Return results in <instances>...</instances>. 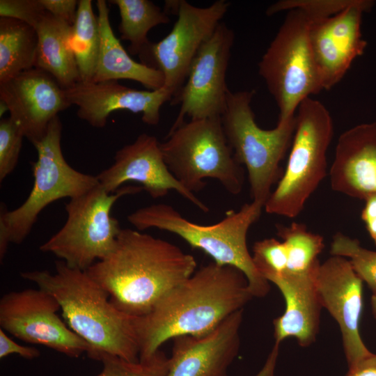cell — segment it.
<instances>
[{
  "label": "cell",
  "instance_id": "1",
  "mask_svg": "<svg viewBox=\"0 0 376 376\" xmlns=\"http://www.w3.org/2000/svg\"><path fill=\"white\" fill-rule=\"evenodd\" d=\"M253 297L236 267L211 262L167 292L146 315L137 317L139 359L151 357L162 344L182 335L215 329Z\"/></svg>",
  "mask_w": 376,
  "mask_h": 376
},
{
  "label": "cell",
  "instance_id": "2",
  "mask_svg": "<svg viewBox=\"0 0 376 376\" xmlns=\"http://www.w3.org/2000/svg\"><path fill=\"white\" fill-rule=\"evenodd\" d=\"M196 266L194 257L178 246L138 230L122 228L110 253L86 272L108 292L117 308L141 317L191 276Z\"/></svg>",
  "mask_w": 376,
  "mask_h": 376
},
{
  "label": "cell",
  "instance_id": "3",
  "mask_svg": "<svg viewBox=\"0 0 376 376\" xmlns=\"http://www.w3.org/2000/svg\"><path fill=\"white\" fill-rule=\"evenodd\" d=\"M55 269L54 274L33 270L20 276L57 299L65 322L91 346L89 358L97 361L100 354L107 353L139 361L137 317L117 308L86 271L71 268L61 260L55 262Z\"/></svg>",
  "mask_w": 376,
  "mask_h": 376
},
{
  "label": "cell",
  "instance_id": "4",
  "mask_svg": "<svg viewBox=\"0 0 376 376\" xmlns=\"http://www.w3.org/2000/svg\"><path fill=\"white\" fill-rule=\"evenodd\" d=\"M263 208L251 201L237 211L227 212L219 222L206 226L190 221L170 205L157 203L136 210L127 220L140 231L155 228L177 235L214 263L237 268L245 275L253 296L263 297L269 291V282L258 272L246 244L248 231Z\"/></svg>",
  "mask_w": 376,
  "mask_h": 376
},
{
  "label": "cell",
  "instance_id": "5",
  "mask_svg": "<svg viewBox=\"0 0 376 376\" xmlns=\"http://www.w3.org/2000/svg\"><path fill=\"white\" fill-rule=\"evenodd\" d=\"M254 94L229 91L221 120L235 159L246 169L252 201L264 207L283 175L281 163L290 148L296 118L278 120L272 130L260 128L251 107Z\"/></svg>",
  "mask_w": 376,
  "mask_h": 376
},
{
  "label": "cell",
  "instance_id": "6",
  "mask_svg": "<svg viewBox=\"0 0 376 376\" xmlns=\"http://www.w3.org/2000/svg\"><path fill=\"white\" fill-rule=\"evenodd\" d=\"M62 127L57 116L49 124L45 136L33 145L37 152V159L31 163L33 185L24 202L13 210L1 203V261L10 244L24 242L47 205L61 198L79 196L99 184L96 175L81 173L66 162L61 144Z\"/></svg>",
  "mask_w": 376,
  "mask_h": 376
},
{
  "label": "cell",
  "instance_id": "7",
  "mask_svg": "<svg viewBox=\"0 0 376 376\" xmlns=\"http://www.w3.org/2000/svg\"><path fill=\"white\" fill-rule=\"evenodd\" d=\"M296 125L283 175L266 202V212L297 217L327 175V152L334 134L331 116L320 101L308 97L295 114Z\"/></svg>",
  "mask_w": 376,
  "mask_h": 376
},
{
  "label": "cell",
  "instance_id": "8",
  "mask_svg": "<svg viewBox=\"0 0 376 376\" xmlns=\"http://www.w3.org/2000/svg\"><path fill=\"white\" fill-rule=\"evenodd\" d=\"M160 148L171 173L190 191L203 189L206 178L217 180L230 194L242 191L244 169L227 141L221 117L184 121L169 130Z\"/></svg>",
  "mask_w": 376,
  "mask_h": 376
},
{
  "label": "cell",
  "instance_id": "9",
  "mask_svg": "<svg viewBox=\"0 0 376 376\" xmlns=\"http://www.w3.org/2000/svg\"><path fill=\"white\" fill-rule=\"evenodd\" d=\"M139 186L122 187L108 193L99 184L69 200L65 206L67 219L61 229L40 246L68 267L86 271L113 250L121 231L111 216L114 203L121 197L139 193Z\"/></svg>",
  "mask_w": 376,
  "mask_h": 376
},
{
  "label": "cell",
  "instance_id": "10",
  "mask_svg": "<svg viewBox=\"0 0 376 376\" xmlns=\"http://www.w3.org/2000/svg\"><path fill=\"white\" fill-rule=\"evenodd\" d=\"M258 63V72L279 109V120L296 114L302 101L323 91L309 42L311 20L288 10Z\"/></svg>",
  "mask_w": 376,
  "mask_h": 376
},
{
  "label": "cell",
  "instance_id": "11",
  "mask_svg": "<svg viewBox=\"0 0 376 376\" xmlns=\"http://www.w3.org/2000/svg\"><path fill=\"white\" fill-rule=\"evenodd\" d=\"M230 4L217 0L207 7H197L179 1L178 19L169 33L150 42L139 55L143 64L162 72L171 101L179 95L197 52L221 22Z\"/></svg>",
  "mask_w": 376,
  "mask_h": 376
},
{
  "label": "cell",
  "instance_id": "12",
  "mask_svg": "<svg viewBox=\"0 0 376 376\" xmlns=\"http://www.w3.org/2000/svg\"><path fill=\"white\" fill-rule=\"evenodd\" d=\"M61 306L48 292L38 288L13 291L0 299V326L22 341L49 347L69 357L86 353L89 344L58 315Z\"/></svg>",
  "mask_w": 376,
  "mask_h": 376
},
{
  "label": "cell",
  "instance_id": "13",
  "mask_svg": "<svg viewBox=\"0 0 376 376\" xmlns=\"http://www.w3.org/2000/svg\"><path fill=\"white\" fill-rule=\"evenodd\" d=\"M234 40L233 31L221 22L201 47L182 90L171 102L180 107L170 130L181 125L186 116L196 120L222 116L230 91L226 78Z\"/></svg>",
  "mask_w": 376,
  "mask_h": 376
},
{
  "label": "cell",
  "instance_id": "14",
  "mask_svg": "<svg viewBox=\"0 0 376 376\" xmlns=\"http://www.w3.org/2000/svg\"><path fill=\"white\" fill-rule=\"evenodd\" d=\"M363 282L346 258L331 256L320 263L315 275L318 297L338 325L348 369L373 353L360 334Z\"/></svg>",
  "mask_w": 376,
  "mask_h": 376
},
{
  "label": "cell",
  "instance_id": "15",
  "mask_svg": "<svg viewBox=\"0 0 376 376\" xmlns=\"http://www.w3.org/2000/svg\"><path fill=\"white\" fill-rule=\"evenodd\" d=\"M99 185L108 193L116 191L128 182L141 185L154 199L173 190L204 212L208 207L194 193L185 188L166 166L160 143L155 136L141 134L134 141L119 149L113 163L97 175Z\"/></svg>",
  "mask_w": 376,
  "mask_h": 376
},
{
  "label": "cell",
  "instance_id": "16",
  "mask_svg": "<svg viewBox=\"0 0 376 376\" xmlns=\"http://www.w3.org/2000/svg\"><path fill=\"white\" fill-rule=\"evenodd\" d=\"M373 4L354 0L334 16L311 21L309 42L323 90L338 84L353 61L363 54L367 42L361 33L362 17Z\"/></svg>",
  "mask_w": 376,
  "mask_h": 376
},
{
  "label": "cell",
  "instance_id": "17",
  "mask_svg": "<svg viewBox=\"0 0 376 376\" xmlns=\"http://www.w3.org/2000/svg\"><path fill=\"white\" fill-rule=\"evenodd\" d=\"M0 100L33 145L45 136L58 113L71 106L58 81L36 68L0 83Z\"/></svg>",
  "mask_w": 376,
  "mask_h": 376
},
{
  "label": "cell",
  "instance_id": "18",
  "mask_svg": "<svg viewBox=\"0 0 376 376\" xmlns=\"http://www.w3.org/2000/svg\"><path fill=\"white\" fill-rule=\"evenodd\" d=\"M64 91L70 104L77 107V116L96 128L104 127L109 116L118 110L141 113L143 123L157 125L162 106L173 98L164 87L155 91L136 90L117 80L78 81Z\"/></svg>",
  "mask_w": 376,
  "mask_h": 376
},
{
  "label": "cell",
  "instance_id": "19",
  "mask_svg": "<svg viewBox=\"0 0 376 376\" xmlns=\"http://www.w3.org/2000/svg\"><path fill=\"white\" fill-rule=\"evenodd\" d=\"M243 313H233L205 334L174 338L166 376H228L240 350Z\"/></svg>",
  "mask_w": 376,
  "mask_h": 376
},
{
  "label": "cell",
  "instance_id": "20",
  "mask_svg": "<svg viewBox=\"0 0 376 376\" xmlns=\"http://www.w3.org/2000/svg\"><path fill=\"white\" fill-rule=\"evenodd\" d=\"M331 189L364 200L376 194V122L357 125L338 139L329 169Z\"/></svg>",
  "mask_w": 376,
  "mask_h": 376
},
{
  "label": "cell",
  "instance_id": "21",
  "mask_svg": "<svg viewBox=\"0 0 376 376\" xmlns=\"http://www.w3.org/2000/svg\"><path fill=\"white\" fill-rule=\"evenodd\" d=\"M319 265L308 273L284 272L270 280L280 290L285 305L283 313L273 321L276 344L295 338L299 345L306 347L316 340L322 308L315 285Z\"/></svg>",
  "mask_w": 376,
  "mask_h": 376
},
{
  "label": "cell",
  "instance_id": "22",
  "mask_svg": "<svg viewBox=\"0 0 376 376\" xmlns=\"http://www.w3.org/2000/svg\"><path fill=\"white\" fill-rule=\"evenodd\" d=\"M97 20L100 46L95 72L92 82L130 79L139 82L148 90L164 87L161 71L136 62L114 35L109 20V9L105 0H97Z\"/></svg>",
  "mask_w": 376,
  "mask_h": 376
},
{
  "label": "cell",
  "instance_id": "23",
  "mask_svg": "<svg viewBox=\"0 0 376 376\" xmlns=\"http://www.w3.org/2000/svg\"><path fill=\"white\" fill-rule=\"evenodd\" d=\"M35 29L38 42L34 68L50 74L63 89L79 81L70 43L72 25L45 12Z\"/></svg>",
  "mask_w": 376,
  "mask_h": 376
},
{
  "label": "cell",
  "instance_id": "24",
  "mask_svg": "<svg viewBox=\"0 0 376 376\" xmlns=\"http://www.w3.org/2000/svg\"><path fill=\"white\" fill-rule=\"evenodd\" d=\"M36 29L18 19L0 18V83L35 67Z\"/></svg>",
  "mask_w": 376,
  "mask_h": 376
},
{
  "label": "cell",
  "instance_id": "25",
  "mask_svg": "<svg viewBox=\"0 0 376 376\" xmlns=\"http://www.w3.org/2000/svg\"><path fill=\"white\" fill-rule=\"evenodd\" d=\"M117 6L120 17V38L130 42L129 52L139 56L150 43L148 33L151 29L170 22L166 12L149 0H110Z\"/></svg>",
  "mask_w": 376,
  "mask_h": 376
},
{
  "label": "cell",
  "instance_id": "26",
  "mask_svg": "<svg viewBox=\"0 0 376 376\" xmlns=\"http://www.w3.org/2000/svg\"><path fill=\"white\" fill-rule=\"evenodd\" d=\"M70 43L77 64L79 81H92L99 56L100 34L91 0L79 1L76 19L72 26Z\"/></svg>",
  "mask_w": 376,
  "mask_h": 376
},
{
  "label": "cell",
  "instance_id": "27",
  "mask_svg": "<svg viewBox=\"0 0 376 376\" xmlns=\"http://www.w3.org/2000/svg\"><path fill=\"white\" fill-rule=\"evenodd\" d=\"M277 235L283 240L288 252L285 272L306 274L313 271L320 263L318 256L324 248V238L307 230L306 225L292 222L288 226L278 224Z\"/></svg>",
  "mask_w": 376,
  "mask_h": 376
},
{
  "label": "cell",
  "instance_id": "28",
  "mask_svg": "<svg viewBox=\"0 0 376 376\" xmlns=\"http://www.w3.org/2000/svg\"><path fill=\"white\" fill-rule=\"evenodd\" d=\"M331 256L348 259L356 273L376 294V251L363 247L359 241L341 232L336 233L330 246Z\"/></svg>",
  "mask_w": 376,
  "mask_h": 376
},
{
  "label": "cell",
  "instance_id": "29",
  "mask_svg": "<svg viewBox=\"0 0 376 376\" xmlns=\"http://www.w3.org/2000/svg\"><path fill=\"white\" fill-rule=\"evenodd\" d=\"M97 361L102 363V370L96 376H166L169 366V357L160 350L136 361L107 353L100 354Z\"/></svg>",
  "mask_w": 376,
  "mask_h": 376
},
{
  "label": "cell",
  "instance_id": "30",
  "mask_svg": "<svg viewBox=\"0 0 376 376\" xmlns=\"http://www.w3.org/2000/svg\"><path fill=\"white\" fill-rule=\"evenodd\" d=\"M252 251L258 272L268 282L285 272L288 252L283 242L273 237L265 238L255 242Z\"/></svg>",
  "mask_w": 376,
  "mask_h": 376
},
{
  "label": "cell",
  "instance_id": "31",
  "mask_svg": "<svg viewBox=\"0 0 376 376\" xmlns=\"http://www.w3.org/2000/svg\"><path fill=\"white\" fill-rule=\"evenodd\" d=\"M354 0H281L270 6L266 15H272L283 10L299 9L311 21L334 16L350 6Z\"/></svg>",
  "mask_w": 376,
  "mask_h": 376
},
{
  "label": "cell",
  "instance_id": "32",
  "mask_svg": "<svg viewBox=\"0 0 376 376\" xmlns=\"http://www.w3.org/2000/svg\"><path fill=\"white\" fill-rule=\"evenodd\" d=\"M25 137L18 125L10 118L0 120V181L15 169Z\"/></svg>",
  "mask_w": 376,
  "mask_h": 376
},
{
  "label": "cell",
  "instance_id": "33",
  "mask_svg": "<svg viewBox=\"0 0 376 376\" xmlns=\"http://www.w3.org/2000/svg\"><path fill=\"white\" fill-rule=\"evenodd\" d=\"M40 0H0V16L22 21L34 28L45 13Z\"/></svg>",
  "mask_w": 376,
  "mask_h": 376
},
{
  "label": "cell",
  "instance_id": "34",
  "mask_svg": "<svg viewBox=\"0 0 376 376\" xmlns=\"http://www.w3.org/2000/svg\"><path fill=\"white\" fill-rule=\"evenodd\" d=\"M44 10L73 25L78 9L77 0H40Z\"/></svg>",
  "mask_w": 376,
  "mask_h": 376
},
{
  "label": "cell",
  "instance_id": "35",
  "mask_svg": "<svg viewBox=\"0 0 376 376\" xmlns=\"http://www.w3.org/2000/svg\"><path fill=\"white\" fill-rule=\"evenodd\" d=\"M12 354H16L26 359H36L40 354L37 348L19 345L0 329V359H2Z\"/></svg>",
  "mask_w": 376,
  "mask_h": 376
},
{
  "label": "cell",
  "instance_id": "36",
  "mask_svg": "<svg viewBox=\"0 0 376 376\" xmlns=\"http://www.w3.org/2000/svg\"><path fill=\"white\" fill-rule=\"evenodd\" d=\"M363 201L365 205L361 217L369 236L376 244V194L369 195Z\"/></svg>",
  "mask_w": 376,
  "mask_h": 376
},
{
  "label": "cell",
  "instance_id": "37",
  "mask_svg": "<svg viewBox=\"0 0 376 376\" xmlns=\"http://www.w3.org/2000/svg\"><path fill=\"white\" fill-rule=\"evenodd\" d=\"M345 376H376V354L373 353L357 366L348 369Z\"/></svg>",
  "mask_w": 376,
  "mask_h": 376
},
{
  "label": "cell",
  "instance_id": "38",
  "mask_svg": "<svg viewBox=\"0 0 376 376\" xmlns=\"http://www.w3.org/2000/svg\"><path fill=\"white\" fill-rule=\"evenodd\" d=\"M280 345L274 343L264 365L255 376H275Z\"/></svg>",
  "mask_w": 376,
  "mask_h": 376
},
{
  "label": "cell",
  "instance_id": "39",
  "mask_svg": "<svg viewBox=\"0 0 376 376\" xmlns=\"http://www.w3.org/2000/svg\"><path fill=\"white\" fill-rule=\"evenodd\" d=\"M371 311L374 318L376 319V294H372L370 299Z\"/></svg>",
  "mask_w": 376,
  "mask_h": 376
},
{
  "label": "cell",
  "instance_id": "40",
  "mask_svg": "<svg viewBox=\"0 0 376 376\" xmlns=\"http://www.w3.org/2000/svg\"><path fill=\"white\" fill-rule=\"evenodd\" d=\"M6 111H8L7 105L0 100V116L1 117Z\"/></svg>",
  "mask_w": 376,
  "mask_h": 376
}]
</instances>
